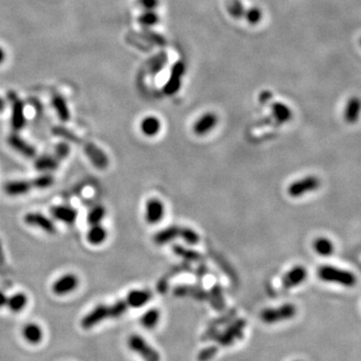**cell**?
Segmentation results:
<instances>
[{
	"mask_svg": "<svg viewBox=\"0 0 361 361\" xmlns=\"http://www.w3.org/2000/svg\"><path fill=\"white\" fill-rule=\"evenodd\" d=\"M175 251L176 253H178L181 256L183 257H186V258H189V259H197L198 255L195 253V252H192V251H185L184 249H182L181 247H175Z\"/></svg>",
	"mask_w": 361,
	"mask_h": 361,
	"instance_id": "60d3db41",
	"label": "cell"
},
{
	"mask_svg": "<svg viewBox=\"0 0 361 361\" xmlns=\"http://www.w3.org/2000/svg\"><path fill=\"white\" fill-rule=\"evenodd\" d=\"M23 338L31 344H37L42 340L43 331L36 323H28L22 328Z\"/></svg>",
	"mask_w": 361,
	"mask_h": 361,
	"instance_id": "44dd1931",
	"label": "cell"
},
{
	"mask_svg": "<svg viewBox=\"0 0 361 361\" xmlns=\"http://www.w3.org/2000/svg\"><path fill=\"white\" fill-rule=\"evenodd\" d=\"M263 17V13L261 11L260 8L258 7H252L248 10H246L244 18L252 25H255L257 23H259L262 20Z\"/></svg>",
	"mask_w": 361,
	"mask_h": 361,
	"instance_id": "836d02e7",
	"label": "cell"
},
{
	"mask_svg": "<svg viewBox=\"0 0 361 361\" xmlns=\"http://www.w3.org/2000/svg\"><path fill=\"white\" fill-rule=\"evenodd\" d=\"M161 121L153 117V116H149L146 117L144 120L141 122V131L142 133L147 136V137H153L156 135L159 134V132L161 131Z\"/></svg>",
	"mask_w": 361,
	"mask_h": 361,
	"instance_id": "484cf974",
	"label": "cell"
},
{
	"mask_svg": "<svg viewBox=\"0 0 361 361\" xmlns=\"http://www.w3.org/2000/svg\"><path fill=\"white\" fill-rule=\"evenodd\" d=\"M59 162L60 161L55 156L42 154L35 160L34 167L39 172L47 173L57 170L59 167Z\"/></svg>",
	"mask_w": 361,
	"mask_h": 361,
	"instance_id": "ffe728a7",
	"label": "cell"
},
{
	"mask_svg": "<svg viewBox=\"0 0 361 361\" xmlns=\"http://www.w3.org/2000/svg\"><path fill=\"white\" fill-rule=\"evenodd\" d=\"M109 307H110V318H119L126 312L128 305L125 300H120L114 303Z\"/></svg>",
	"mask_w": 361,
	"mask_h": 361,
	"instance_id": "e575fe53",
	"label": "cell"
},
{
	"mask_svg": "<svg viewBox=\"0 0 361 361\" xmlns=\"http://www.w3.org/2000/svg\"><path fill=\"white\" fill-rule=\"evenodd\" d=\"M218 352V347L217 346H209L198 354V360L199 361H209L217 354Z\"/></svg>",
	"mask_w": 361,
	"mask_h": 361,
	"instance_id": "f35d334b",
	"label": "cell"
},
{
	"mask_svg": "<svg viewBox=\"0 0 361 361\" xmlns=\"http://www.w3.org/2000/svg\"><path fill=\"white\" fill-rule=\"evenodd\" d=\"M107 215V210L105 207L98 205L93 207L91 210L89 212L88 217H87V221L88 223L91 225H97L100 224V222L105 219Z\"/></svg>",
	"mask_w": 361,
	"mask_h": 361,
	"instance_id": "4dcf8cb0",
	"label": "cell"
},
{
	"mask_svg": "<svg viewBox=\"0 0 361 361\" xmlns=\"http://www.w3.org/2000/svg\"><path fill=\"white\" fill-rule=\"evenodd\" d=\"M53 106L59 116L60 120L62 121H67L70 118L69 110L66 104V100L60 95V94H55L53 97Z\"/></svg>",
	"mask_w": 361,
	"mask_h": 361,
	"instance_id": "4316f807",
	"label": "cell"
},
{
	"mask_svg": "<svg viewBox=\"0 0 361 361\" xmlns=\"http://www.w3.org/2000/svg\"><path fill=\"white\" fill-rule=\"evenodd\" d=\"M313 248L314 251L324 257L330 256L334 252V245L328 238L325 237H319L315 239L313 243Z\"/></svg>",
	"mask_w": 361,
	"mask_h": 361,
	"instance_id": "83f0119b",
	"label": "cell"
},
{
	"mask_svg": "<svg viewBox=\"0 0 361 361\" xmlns=\"http://www.w3.org/2000/svg\"><path fill=\"white\" fill-rule=\"evenodd\" d=\"M274 119L280 123H285L292 119L293 114L291 109L283 102H274L271 106Z\"/></svg>",
	"mask_w": 361,
	"mask_h": 361,
	"instance_id": "7402d4cb",
	"label": "cell"
},
{
	"mask_svg": "<svg viewBox=\"0 0 361 361\" xmlns=\"http://www.w3.org/2000/svg\"><path fill=\"white\" fill-rule=\"evenodd\" d=\"M5 106H6V104H5V100H4V99H3L2 97H0V113L4 111V109H5Z\"/></svg>",
	"mask_w": 361,
	"mask_h": 361,
	"instance_id": "f6af8a7d",
	"label": "cell"
},
{
	"mask_svg": "<svg viewBox=\"0 0 361 361\" xmlns=\"http://www.w3.org/2000/svg\"><path fill=\"white\" fill-rule=\"evenodd\" d=\"M70 152V148L66 143H60L56 146L55 149V157L60 161L63 160L65 158H67L69 156Z\"/></svg>",
	"mask_w": 361,
	"mask_h": 361,
	"instance_id": "74e56055",
	"label": "cell"
},
{
	"mask_svg": "<svg viewBox=\"0 0 361 361\" xmlns=\"http://www.w3.org/2000/svg\"><path fill=\"white\" fill-rule=\"evenodd\" d=\"M7 144L10 148H12L15 151L20 153L21 156L32 159L36 156V150L35 148L28 143L25 140H23L18 134L12 133L8 136L7 138Z\"/></svg>",
	"mask_w": 361,
	"mask_h": 361,
	"instance_id": "8fae6325",
	"label": "cell"
},
{
	"mask_svg": "<svg viewBox=\"0 0 361 361\" xmlns=\"http://www.w3.org/2000/svg\"><path fill=\"white\" fill-rule=\"evenodd\" d=\"M320 187V181L315 176H307L293 182L288 187V194L293 198H298L309 192L315 191Z\"/></svg>",
	"mask_w": 361,
	"mask_h": 361,
	"instance_id": "5b68a950",
	"label": "cell"
},
{
	"mask_svg": "<svg viewBox=\"0 0 361 361\" xmlns=\"http://www.w3.org/2000/svg\"><path fill=\"white\" fill-rule=\"evenodd\" d=\"M127 346L145 361L161 360L159 352L150 346L149 343L141 335H131L127 339Z\"/></svg>",
	"mask_w": 361,
	"mask_h": 361,
	"instance_id": "7a4b0ae2",
	"label": "cell"
},
{
	"mask_svg": "<svg viewBox=\"0 0 361 361\" xmlns=\"http://www.w3.org/2000/svg\"><path fill=\"white\" fill-rule=\"evenodd\" d=\"M218 123V116L214 113H206L195 122L193 130L198 136H204L212 132Z\"/></svg>",
	"mask_w": 361,
	"mask_h": 361,
	"instance_id": "4fadbf2b",
	"label": "cell"
},
{
	"mask_svg": "<svg viewBox=\"0 0 361 361\" xmlns=\"http://www.w3.org/2000/svg\"><path fill=\"white\" fill-rule=\"evenodd\" d=\"M160 21V16L154 10H145L139 16V22L144 27H153Z\"/></svg>",
	"mask_w": 361,
	"mask_h": 361,
	"instance_id": "d6a6232c",
	"label": "cell"
},
{
	"mask_svg": "<svg viewBox=\"0 0 361 361\" xmlns=\"http://www.w3.org/2000/svg\"><path fill=\"white\" fill-rule=\"evenodd\" d=\"M151 298V293L148 290H132L126 295L125 302L130 307L140 308L148 303Z\"/></svg>",
	"mask_w": 361,
	"mask_h": 361,
	"instance_id": "d6986e66",
	"label": "cell"
},
{
	"mask_svg": "<svg viewBox=\"0 0 361 361\" xmlns=\"http://www.w3.org/2000/svg\"><path fill=\"white\" fill-rule=\"evenodd\" d=\"M85 153L90 163L99 170H105L109 166V158L107 153L96 145L89 143L85 146Z\"/></svg>",
	"mask_w": 361,
	"mask_h": 361,
	"instance_id": "7c38bea8",
	"label": "cell"
},
{
	"mask_svg": "<svg viewBox=\"0 0 361 361\" xmlns=\"http://www.w3.org/2000/svg\"><path fill=\"white\" fill-rule=\"evenodd\" d=\"M55 183V178L50 174H42L31 180L33 189H47Z\"/></svg>",
	"mask_w": 361,
	"mask_h": 361,
	"instance_id": "1f68e13d",
	"label": "cell"
},
{
	"mask_svg": "<svg viewBox=\"0 0 361 361\" xmlns=\"http://www.w3.org/2000/svg\"><path fill=\"white\" fill-rule=\"evenodd\" d=\"M361 115V98L354 95L350 97L345 106L343 112V118L347 123H356Z\"/></svg>",
	"mask_w": 361,
	"mask_h": 361,
	"instance_id": "9a60e30c",
	"label": "cell"
},
{
	"mask_svg": "<svg viewBox=\"0 0 361 361\" xmlns=\"http://www.w3.org/2000/svg\"><path fill=\"white\" fill-rule=\"evenodd\" d=\"M245 326L246 321L244 319L237 320L232 325H230L225 332L218 333L215 340L218 341L222 346H230L235 342V340L242 338Z\"/></svg>",
	"mask_w": 361,
	"mask_h": 361,
	"instance_id": "ba28073f",
	"label": "cell"
},
{
	"mask_svg": "<svg viewBox=\"0 0 361 361\" xmlns=\"http://www.w3.org/2000/svg\"><path fill=\"white\" fill-rule=\"evenodd\" d=\"M53 133L59 137H61L67 141H70V142H74V143H79L80 140L79 138L72 133L70 132L69 130H67L66 127H63V126H56L53 128Z\"/></svg>",
	"mask_w": 361,
	"mask_h": 361,
	"instance_id": "d590c367",
	"label": "cell"
},
{
	"mask_svg": "<svg viewBox=\"0 0 361 361\" xmlns=\"http://www.w3.org/2000/svg\"><path fill=\"white\" fill-rule=\"evenodd\" d=\"M227 10L228 13L235 19L244 18L246 9L240 0H230L227 3Z\"/></svg>",
	"mask_w": 361,
	"mask_h": 361,
	"instance_id": "f546056e",
	"label": "cell"
},
{
	"mask_svg": "<svg viewBox=\"0 0 361 361\" xmlns=\"http://www.w3.org/2000/svg\"><path fill=\"white\" fill-rule=\"evenodd\" d=\"M29 302V298L27 296V294L18 292V293H14L11 296H9L7 298V303H6V307L14 313H18L21 310H23Z\"/></svg>",
	"mask_w": 361,
	"mask_h": 361,
	"instance_id": "cb8c5ba5",
	"label": "cell"
},
{
	"mask_svg": "<svg viewBox=\"0 0 361 361\" xmlns=\"http://www.w3.org/2000/svg\"><path fill=\"white\" fill-rule=\"evenodd\" d=\"M271 97H272V94H271L269 91H267V90L263 91V92L260 94V100H261L262 102H266L268 99H270Z\"/></svg>",
	"mask_w": 361,
	"mask_h": 361,
	"instance_id": "7bdbcfd3",
	"label": "cell"
},
{
	"mask_svg": "<svg viewBox=\"0 0 361 361\" xmlns=\"http://www.w3.org/2000/svg\"><path fill=\"white\" fill-rule=\"evenodd\" d=\"M180 237L191 245L197 244L199 241V235L194 230L189 228H181Z\"/></svg>",
	"mask_w": 361,
	"mask_h": 361,
	"instance_id": "8d00e7d4",
	"label": "cell"
},
{
	"mask_svg": "<svg viewBox=\"0 0 361 361\" xmlns=\"http://www.w3.org/2000/svg\"><path fill=\"white\" fill-rule=\"evenodd\" d=\"M51 216L67 225L73 224L78 219V211L69 206H55L50 209Z\"/></svg>",
	"mask_w": 361,
	"mask_h": 361,
	"instance_id": "ac0fdd59",
	"label": "cell"
},
{
	"mask_svg": "<svg viewBox=\"0 0 361 361\" xmlns=\"http://www.w3.org/2000/svg\"><path fill=\"white\" fill-rule=\"evenodd\" d=\"M5 262V256H4V251H3V247H2V243L0 240V267L3 266Z\"/></svg>",
	"mask_w": 361,
	"mask_h": 361,
	"instance_id": "ee69618b",
	"label": "cell"
},
{
	"mask_svg": "<svg viewBox=\"0 0 361 361\" xmlns=\"http://www.w3.org/2000/svg\"><path fill=\"white\" fill-rule=\"evenodd\" d=\"M181 228L177 226H171L169 228H166L160 232H158L154 237L153 241L158 245H164L167 244L171 241L174 240L177 237H180Z\"/></svg>",
	"mask_w": 361,
	"mask_h": 361,
	"instance_id": "d4e9b609",
	"label": "cell"
},
{
	"mask_svg": "<svg viewBox=\"0 0 361 361\" xmlns=\"http://www.w3.org/2000/svg\"><path fill=\"white\" fill-rule=\"evenodd\" d=\"M23 220L27 225H29L30 227L38 228L47 234L53 235L57 232V227H56L54 221L41 213H38V212L28 213L24 216Z\"/></svg>",
	"mask_w": 361,
	"mask_h": 361,
	"instance_id": "52a82bcc",
	"label": "cell"
},
{
	"mask_svg": "<svg viewBox=\"0 0 361 361\" xmlns=\"http://www.w3.org/2000/svg\"><path fill=\"white\" fill-rule=\"evenodd\" d=\"M359 43H360V45H361V37H360V39H359Z\"/></svg>",
	"mask_w": 361,
	"mask_h": 361,
	"instance_id": "7dc6e473",
	"label": "cell"
},
{
	"mask_svg": "<svg viewBox=\"0 0 361 361\" xmlns=\"http://www.w3.org/2000/svg\"><path fill=\"white\" fill-rule=\"evenodd\" d=\"M5 60V53L2 49V47H0V63H2Z\"/></svg>",
	"mask_w": 361,
	"mask_h": 361,
	"instance_id": "bcb514c9",
	"label": "cell"
},
{
	"mask_svg": "<svg viewBox=\"0 0 361 361\" xmlns=\"http://www.w3.org/2000/svg\"><path fill=\"white\" fill-rule=\"evenodd\" d=\"M185 64L182 61H178L174 64L171 70V74L168 83L165 85L164 90L168 95H173L180 90L182 79L185 74Z\"/></svg>",
	"mask_w": 361,
	"mask_h": 361,
	"instance_id": "30bf717a",
	"label": "cell"
},
{
	"mask_svg": "<svg viewBox=\"0 0 361 361\" xmlns=\"http://www.w3.org/2000/svg\"><path fill=\"white\" fill-rule=\"evenodd\" d=\"M9 101L11 102V126L15 132L22 130L27 123L24 114V105L14 91L7 92Z\"/></svg>",
	"mask_w": 361,
	"mask_h": 361,
	"instance_id": "277c9868",
	"label": "cell"
},
{
	"mask_svg": "<svg viewBox=\"0 0 361 361\" xmlns=\"http://www.w3.org/2000/svg\"><path fill=\"white\" fill-rule=\"evenodd\" d=\"M108 238V231L107 229L101 226L100 224L91 225L88 233H87V240L91 245H100Z\"/></svg>",
	"mask_w": 361,
	"mask_h": 361,
	"instance_id": "603a6c76",
	"label": "cell"
},
{
	"mask_svg": "<svg viewBox=\"0 0 361 361\" xmlns=\"http://www.w3.org/2000/svg\"><path fill=\"white\" fill-rule=\"evenodd\" d=\"M32 188L31 181L15 180L10 181L4 185V192L6 195L11 197L22 196L30 193Z\"/></svg>",
	"mask_w": 361,
	"mask_h": 361,
	"instance_id": "e0dca14e",
	"label": "cell"
},
{
	"mask_svg": "<svg viewBox=\"0 0 361 361\" xmlns=\"http://www.w3.org/2000/svg\"><path fill=\"white\" fill-rule=\"evenodd\" d=\"M306 278L307 270L303 266H295L284 275L282 279V285L284 288L290 289L292 287L300 285Z\"/></svg>",
	"mask_w": 361,
	"mask_h": 361,
	"instance_id": "5bb4252c",
	"label": "cell"
},
{
	"mask_svg": "<svg viewBox=\"0 0 361 361\" xmlns=\"http://www.w3.org/2000/svg\"><path fill=\"white\" fill-rule=\"evenodd\" d=\"M296 315V307L293 304H284L278 308H268L262 311L261 319L263 322L273 324L288 320Z\"/></svg>",
	"mask_w": 361,
	"mask_h": 361,
	"instance_id": "3957f363",
	"label": "cell"
},
{
	"mask_svg": "<svg viewBox=\"0 0 361 361\" xmlns=\"http://www.w3.org/2000/svg\"><path fill=\"white\" fill-rule=\"evenodd\" d=\"M160 320V312L157 309H150L148 310L141 318V323L144 327L151 329L156 327Z\"/></svg>",
	"mask_w": 361,
	"mask_h": 361,
	"instance_id": "f1b7e54d",
	"label": "cell"
},
{
	"mask_svg": "<svg viewBox=\"0 0 361 361\" xmlns=\"http://www.w3.org/2000/svg\"><path fill=\"white\" fill-rule=\"evenodd\" d=\"M138 4L144 10H156L160 5V0H138Z\"/></svg>",
	"mask_w": 361,
	"mask_h": 361,
	"instance_id": "ab89813d",
	"label": "cell"
},
{
	"mask_svg": "<svg viewBox=\"0 0 361 361\" xmlns=\"http://www.w3.org/2000/svg\"><path fill=\"white\" fill-rule=\"evenodd\" d=\"M7 298H8L7 295H6L2 290H0V309L6 306Z\"/></svg>",
	"mask_w": 361,
	"mask_h": 361,
	"instance_id": "b9f144b4",
	"label": "cell"
},
{
	"mask_svg": "<svg viewBox=\"0 0 361 361\" xmlns=\"http://www.w3.org/2000/svg\"><path fill=\"white\" fill-rule=\"evenodd\" d=\"M165 214V206L158 199H150L146 205L145 219L149 224H156L160 222Z\"/></svg>",
	"mask_w": 361,
	"mask_h": 361,
	"instance_id": "2e32d148",
	"label": "cell"
},
{
	"mask_svg": "<svg viewBox=\"0 0 361 361\" xmlns=\"http://www.w3.org/2000/svg\"><path fill=\"white\" fill-rule=\"evenodd\" d=\"M107 318H110V307L105 304H99L82 319L81 325L84 329L89 330Z\"/></svg>",
	"mask_w": 361,
	"mask_h": 361,
	"instance_id": "9c48e42d",
	"label": "cell"
},
{
	"mask_svg": "<svg viewBox=\"0 0 361 361\" xmlns=\"http://www.w3.org/2000/svg\"><path fill=\"white\" fill-rule=\"evenodd\" d=\"M80 285V279L75 274L67 273L57 279L53 286V292L58 296H63L73 292Z\"/></svg>",
	"mask_w": 361,
	"mask_h": 361,
	"instance_id": "8992f818",
	"label": "cell"
},
{
	"mask_svg": "<svg viewBox=\"0 0 361 361\" xmlns=\"http://www.w3.org/2000/svg\"><path fill=\"white\" fill-rule=\"evenodd\" d=\"M318 277L324 282L339 284L345 287H352L356 284V276L350 271L342 270L329 265H323L317 270Z\"/></svg>",
	"mask_w": 361,
	"mask_h": 361,
	"instance_id": "6da1fadb",
	"label": "cell"
}]
</instances>
